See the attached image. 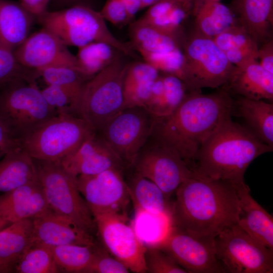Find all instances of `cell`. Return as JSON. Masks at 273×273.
Wrapping results in <instances>:
<instances>
[{"mask_svg":"<svg viewBox=\"0 0 273 273\" xmlns=\"http://www.w3.org/2000/svg\"><path fill=\"white\" fill-rule=\"evenodd\" d=\"M232 102L223 88L209 94L190 91L171 114L155 117L151 135L176 150L193 170L202 144L232 116Z\"/></svg>","mask_w":273,"mask_h":273,"instance_id":"obj_1","label":"cell"},{"mask_svg":"<svg viewBox=\"0 0 273 273\" xmlns=\"http://www.w3.org/2000/svg\"><path fill=\"white\" fill-rule=\"evenodd\" d=\"M175 193L170 214L172 226L197 235L215 237L238 223L239 200L235 188L228 182L195 172Z\"/></svg>","mask_w":273,"mask_h":273,"instance_id":"obj_2","label":"cell"},{"mask_svg":"<svg viewBox=\"0 0 273 273\" xmlns=\"http://www.w3.org/2000/svg\"><path fill=\"white\" fill-rule=\"evenodd\" d=\"M244 126L232 120H224L204 142L195 159L193 171L212 179L244 186V176L257 157L272 151Z\"/></svg>","mask_w":273,"mask_h":273,"instance_id":"obj_3","label":"cell"},{"mask_svg":"<svg viewBox=\"0 0 273 273\" xmlns=\"http://www.w3.org/2000/svg\"><path fill=\"white\" fill-rule=\"evenodd\" d=\"M42 28L55 34L66 46L77 48L94 41L107 43L123 55L137 59L129 42L111 32L100 12L83 5L47 11L36 18Z\"/></svg>","mask_w":273,"mask_h":273,"instance_id":"obj_4","label":"cell"},{"mask_svg":"<svg viewBox=\"0 0 273 273\" xmlns=\"http://www.w3.org/2000/svg\"><path fill=\"white\" fill-rule=\"evenodd\" d=\"M58 114L46 102L36 82H18L0 91V121L20 145Z\"/></svg>","mask_w":273,"mask_h":273,"instance_id":"obj_5","label":"cell"},{"mask_svg":"<svg viewBox=\"0 0 273 273\" xmlns=\"http://www.w3.org/2000/svg\"><path fill=\"white\" fill-rule=\"evenodd\" d=\"M128 65L119 58L87 80L82 87L76 114L97 132L124 109L123 83Z\"/></svg>","mask_w":273,"mask_h":273,"instance_id":"obj_6","label":"cell"},{"mask_svg":"<svg viewBox=\"0 0 273 273\" xmlns=\"http://www.w3.org/2000/svg\"><path fill=\"white\" fill-rule=\"evenodd\" d=\"M36 175L50 208L94 235L97 228L92 212L76 181L60 162L33 159Z\"/></svg>","mask_w":273,"mask_h":273,"instance_id":"obj_7","label":"cell"},{"mask_svg":"<svg viewBox=\"0 0 273 273\" xmlns=\"http://www.w3.org/2000/svg\"><path fill=\"white\" fill-rule=\"evenodd\" d=\"M96 132L78 115L58 114L33 132L21 146L33 159L60 162Z\"/></svg>","mask_w":273,"mask_h":273,"instance_id":"obj_8","label":"cell"},{"mask_svg":"<svg viewBox=\"0 0 273 273\" xmlns=\"http://www.w3.org/2000/svg\"><path fill=\"white\" fill-rule=\"evenodd\" d=\"M183 52L180 79L189 92L223 86L235 67L212 38L196 32L185 42Z\"/></svg>","mask_w":273,"mask_h":273,"instance_id":"obj_9","label":"cell"},{"mask_svg":"<svg viewBox=\"0 0 273 273\" xmlns=\"http://www.w3.org/2000/svg\"><path fill=\"white\" fill-rule=\"evenodd\" d=\"M214 240L216 258L226 272H273V250L251 237L238 223L220 232Z\"/></svg>","mask_w":273,"mask_h":273,"instance_id":"obj_10","label":"cell"},{"mask_svg":"<svg viewBox=\"0 0 273 273\" xmlns=\"http://www.w3.org/2000/svg\"><path fill=\"white\" fill-rule=\"evenodd\" d=\"M154 121L155 117L143 107L125 108L98 132L124 164L132 166L152 134Z\"/></svg>","mask_w":273,"mask_h":273,"instance_id":"obj_11","label":"cell"},{"mask_svg":"<svg viewBox=\"0 0 273 273\" xmlns=\"http://www.w3.org/2000/svg\"><path fill=\"white\" fill-rule=\"evenodd\" d=\"M153 139L149 146L143 147L132 166L135 173L156 184L170 199L178 186L195 172L176 150Z\"/></svg>","mask_w":273,"mask_h":273,"instance_id":"obj_12","label":"cell"},{"mask_svg":"<svg viewBox=\"0 0 273 273\" xmlns=\"http://www.w3.org/2000/svg\"><path fill=\"white\" fill-rule=\"evenodd\" d=\"M122 170L111 169L93 175L75 177L79 191L92 214H113L128 217L131 199Z\"/></svg>","mask_w":273,"mask_h":273,"instance_id":"obj_13","label":"cell"},{"mask_svg":"<svg viewBox=\"0 0 273 273\" xmlns=\"http://www.w3.org/2000/svg\"><path fill=\"white\" fill-rule=\"evenodd\" d=\"M214 237L199 236L172 226L157 246L188 272L226 273L216 258Z\"/></svg>","mask_w":273,"mask_h":273,"instance_id":"obj_14","label":"cell"},{"mask_svg":"<svg viewBox=\"0 0 273 273\" xmlns=\"http://www.w3.org/2000/svg\"><path fill=\"white\" fill-rule=\"evenodd\" d=\"M101 244L114 258L133 272H147L146 247L128 224V217L113 214L93 215Z\"/></svg>","mask_w":273,"mask_h":273,"instance_id":"obj_15","label":"cell"},{"mask_svg":"<svg viewBox=\"0 0 273 273\" xmlns=\"http://www.w3.org/2000/svg\"><path fill=\"white\" fill-rule=\"evenodd\" d=\"M14 54L20 64L37 71L58 65L71 66L78 71L75 56L55 34L43 28L29 35Z\"/></svg>","mask_w":273,"mask_h":273,"instance_id":"obj_16","label":"cell"},{"mask_svg":"<svg viewBox=\"0 0 273 273\" xmlns=\"http://www.w3.org/2000/svg\"><path fill=\"white\" fill-rule=\"evenodd\" d=\"M60 163L74 178L80 175L96 174L111 169L123 170L124 166L121 158L97 132Z\"/></svg>","mask_w":273,"mask_h":273,"instance_id":"obj_17","label":"cell"},{"mask_svg":"<svg viewBox=\"0 0 273 273\" xmlns=\"http://www.w3.org/2000/svg\"><path fill=\"white\" fill-rule=\"evenodd\" d=\"M32 218V244L54 247L69 244L93 245L96 243L93 236L50 207Z\"/></svg>","mask_w":273,"mask_h":273,"instance_id":"obj_18","label":"cell"},{"mask_svg":"<svg viewBox=\"0 0 273 273\" xmlns=\"http://www.w3.org/2000/svg\"><path fill=\"white\" fill-rule=\"evenodd\" d=\"M49 207L37 177L0 195V216L9 224L33 218Z\"/></svg>","mask_w":273,"mask_h":273,"instance_id":"obj_19","label":"cell"},{"mask_svg":"<svg viewBox=\"0 0 273 273\" xmlns=\"http://www.w3.org/2000/svg\"><path fill=\"white\" fill-rule=\"evenodd\" d=\"M230 95L254 100L273 99V74L264 69L257 60L235 69L228 81L222 86Z\"/></svg>","mask_w":273,"mask_h":273,"instance_id":"obj_20","label":"cell"},{"mask_svg":"<svg viewBox=\"0 0 273 273\" xmlns=\"http://www.w3.org/2000/svg\"><path fill=\"white\" fill-rule=\"evenodd\" d=\"M239 200L238 224L253 238L273 250V217L250 194L247 185L236 189Z\"/></svg>","mask_w":273,"mask_h":273,"instance_id":"obj_21","label":"cell"},{"mask_svg":"<svg viewBox=\"0 0 273 273\" xmlns=\"http://www.w3.org/2000/svg\"><path fill=\"white\" fill-rule=\"evenodd\" d=\"M231 115L242 118L244 126L263 143L273 148V104L263 100L233 99Z\"/></svg>","mask_w":273,"mask_h":273,"instance_id":"obj_22","label":"cell"},{"mask_svg":"<svg viewBox=\"0 0 273 273\" xmlns=\"http://www.w3.org/2000/svg\"><path fill=\"white\" fill-rule=\"evenodd\" d=\"M239 25L257 41L264 43L270 37L273 23V0H237Z\"/></svg>","mask_w":273,"mask_h":273,"instance_id":"obj_23","label":"cell"},{"mask_svg":"<svg viewBox=\"0 0 273 273\" xmlns=\"http://www.w3.org/2000/svg\"><path fill=\"white\" fill-rule=\"evenodd\" d=\"M35 19L20 2L0 0V42L14 51L28 36Z\"/></svg>","mask_w":273,"mask_h":273,"instance_id":"obj_24","label":"cell"},{"mask_svg":"<svg viewBox=\"0 0 273 273\" xmlns=\"http://www.w3.org/2000/svg\"><path fill=\"white\" fill-rule=\"evenodd\" d=\"M36 179L33 158L21 146L13 148L2 157L0 192H8Z\"/></svg>","mask_w":273,"mask_h":273,"instance_id":"obj_25","label":"cell"},{"mask_svg":"<svg viewBox=\"0 0 273 273\" xmlns=\"http://www.w3.org/2000/svg\"><path fill=\"white\" fill-rule=\"evenodd\" d=\"M159 76V71L146 62L129 64L123 83L124 108L143 107Z\"/></svg>","mask_w":273,"mask_h":273,"instance_id":"obj_26","label":"cell"},{"mask_svg":"<svg viewBox=\"0 0 273 273\" xmlns=\"http://www.w3.org/2000/svg\"><path fill=\"white\" fill-rule=\"evenodd\" d=\"M212 39L229 62L235 66L257 60L258 43L238 24Z\"/></svg>","mask_w":273,"mask_h":273,"instance_id":"obj_27","label":"cell"},{"mask_svg":"<svg viewBox=\"0 0 273 273\" xmlns=\"http://www.w3.org/2000/svg\"><path fill=\"white\" fill-rule=\"evenodd\" d=\"M33 218L9 224L0 230V260L12 269L22 254L32 245Z\"/></svg>","mask_w":273,"mask_h":273,"instance_id":"obj_28","label":"cell"},{"mask_svg":"<svg viewBox=\"0 0 273 273\" xmlns=\"http://www.w3.org/2000/svg\"><path fill=\"white\" fill-rule=\"evenodd\" d=\"M195 32L213 38L238 24L235 14L228 7L216 0H203L195 13Z\"/></svg>","mask_w":273,"mask_h":273,"instance_id":"obj_29","label":"cell"},{"mask_svg":"<svg viewBox=\"0 0 273 273\" xmlns=\"http://www.w3.org/2000/svg\"><path fill=\"white\" fill-rule=\"evenodd\" d=\"M127 185L135 209L170 216L172 202L154 182L135 172Z\"/></svg>","mask_w":273,"mask_h":273,"instance_id":"obj_30","label":"cell"},{"mask_svg":"<svg viewBox=\"0 0 273 273\" xmlns=\"http://www.w3.org/2000/svg\"><path fill=\"white\" fill-rule=\"evenodd\" d=\"M129 34L132 48L141 55L180 48L178 37L165 33L140 18L130 23Z\"/></svg>","mask_w":273,"mask_h":273,"instance_id":"obj_31","label":"cell"},{"mask_svg":"<svg viewBox=\"0 0 273 273\" xmlns=\"http://www.w3.org/2000/svg\"><path fill=\"white\" fill-rule=\"evenodd\" d=\"M121 54L107 43L90 42L78 48L75 56L78 71L88 80L120 58Z\"/></svg>","mask_w":273,"mask_h":273,"instance_id":"obj_32","label":"cell"},{"mask_svg":"<svg viewBox=\"0 0 273 273\" xmlns=\"http://www.w3.org/2000/svg\"><path fill=\"white\" fill-rule=\"evenodd\" d=\"M163 87L153 94L143 107L155 117L173 112L185 98L187 90L183 81L176 76H162Z\"/></svg>","mask_w":273,"mask_h":273,"instance_id":"obj_33","label":"cell"},{"mask_svg":"<svg viewBox=\"0 0 273 273\" xmlns=\"http://www.w3.org/2000/svg\"><path fill=\"white\" fill-rule=\"evenodd\" d=\"M131 226L146 247H157L166 236L172 224L170 216L135 209Z\"/></svg>","mask_w":273,"mask_h":273,"instance_id":"obj_34","label":"cell"},{"mask_svg":"<svg viewBox=\"0 0 273 273\" xmlns=\"http://www.w3.org/2000/svg\"><path fill=\"white\" fill-rule=\"evenodd\" d=\"M96 243L50 247L59 272L85 273L93 258Z\"/></svg>","mask_w":273,"mask_h":273,"instance_id":"obj_35","label":"cell"},{"mask_svg":"<svg viewBox=\"0 0 273 273\" xmlns=\"http://www.w3.org/2000/svg\"><path fill=\"white\" fill-rule=\"evenodd\" d=\"M16 273L59 272L50 247L32 244L13 266Z\"/></svg>","mask_w":273,"mask_h":273,"instance_id":"obj_36","label":"cell"},{"mask_svg":"<svg viewBox=\"0 0 273 273\" xmlns=\"http://www.w3.org/2000/svg\"><path fill=\"white\" fill-rule=\"evenodd\" d=\"M38 77L37 71L20 64L14 51L0 42V91L18 82H36Z\"/></svg>","mask_w":273,"mask_h":273,"instance_id":"obj_37","label":"cell"},{"mask_svg":"<svg viewBox=\"0 0 273 273\" xmlns=\"http://www.w3.org/2000/svg\"><path fill=\"white\" fill-rule=\"evenodd\" d=\"M37 72L47 84L55 85L66 89L77 101L83 85L87 80L75 68L69 66H50Z\"/></svg>","mask_w":273,"mask_h":273,"instance_id":"obj_38","label":"cell"},{"mask_svg":"<svg viewBox=\"0 0 273 273\" xmlns=\"http://www.w3.org/2000/svg\"><path fill=\"white\" fill-rule=\"evenodd\" d=\"M145 62L149 63L159 72L162 71L180 78L184 62V56L180 48L159 53L141 55Z\"/></svg>","mask_w":273,"mask_h":273,"instance_id":"obj_39","label":"cell"},{"mask_svg":"<svg viewBox=\"0 0 273 273\" xmlns=\"http://www.w3.org/2000/svg\"><path fill=\"white\" fill-rule=\"evenodd\" d=\"M48 105L55 109L58 114L76 115L77 100L68 90L55 85L47 84L40 90Z\"/></svg>","mask_w":273,"mask_h":273,"instance_id":"obj_40","label":"cell"},{"mask_svg":"<svg viewBox=\"0 0 273 273\" xmlns=\"http://www.w3.org/2000/svg\"><path fill=\"white\" fill-rule=\"evenodd\" d=\"M147 272L150 273H188L174 260L157 247H148L145 254Z\"/></svg>","mask_w":273,"mask_h":273,"instance_id":"obj_41","label":"cell"},{"mask_svg":"<svg viewBox=\"0 0 273 273\" xmlns=\"http://www.w3.org/2000/svg\"><path fill=\"white\" fill-rule=\"evenodd\" d=\"M129 270L112 256L103 245L96 243L92 260L85 273H127Z\"/></svg>","mask_w":273,"mask_h":273,"instance_id":"obj_42","label":"cell"},{"mask_svg":"<svg viewBox=\"0 0 273 273\" xmlns=\"http://www.w3.org/2000/svg\"><path fill=\"white\" fill-rule=\"evenodd\" d=\"M100 13L105 20L120 28L132 22L120 0H106Z\"/></svg>","mask_w":273,"mask_h":273,"instance_id":"obj_43","label":"cell"},{"mask_svg":"<svg viewBox=\"0 0 273 273\" xmlns=\"http://www.w3.org/2000/svg\"><path fill=\"white\" fill-rule=\"evenodd\" d=\"M175 0H159L149 7V9L140 18L149 22L167 15L178 4Z\"/></svg>","mask_w":273,"mask_h":273,"instance_id":"obj_44","label":"cell"},{"mask_svg":"<svg viewBox=\"0 0 273 273\" xmlns=\"http://www.w3.org/2000/svg\"><path fill=\"white\" fill-rule=\"evenodd\" d=\"M259 64L264 69L273 74V41L269 39L259 47L257 54Z\"/></svg>","mask_w":273,"mask_h":273,"instance_id":"obj_45","label":"cell"},{"mask_svg":"<svg viewBox=\"0 0 273 273\" xmlns=\"http://www.w3.org/2000/svg\"><path fill=\"white\" fill-rule=\"evenodd\" d=\"M51 0H20L21 5L36 18L48 11Z\"/></svg>","mask_w":273,"mask_h":273,"instance_id":"obj_46","label":"cell"},{"mask_svg":"<svg viewBox=\"0 0 273 273\" xmlns=\"http://www.w3.org/2000/svg\"><path fill=\"white\" fill-rule=\"evenodd\" d=\"M20 146L11 138L0 121V158L13 148Z\"/></svg>","mask_w":273,"mask_h":273,"instance_id":"obj_47","label":"cell"},{"mask_svg":"<svg viewBox=\"0 0 273 273\" xmlns=\"http://www.w3.org/2000/svg\"><path fill=\"white\" fill-rule=\"evenodd\" d=\"M125 6L132 22L135 14L141 10V3L140 0H120Z\"/></svg>","mask_w":273,"mask_h":273,"instance_id":"obj_48","label":"cell"},{"mask_svg":"<svg viewBox=\"0 0 273 273\" xmlns=\"http://www.w3.org/2000/svg\"><path fill=\"white\" fill-rule=\"evenodd\" d=\"M59 5L66 6L67 7H71L77 5H82V2L85 0H54Z\"/></svg>","mask_w":273,"mask_h":273,"instance_id":"obj_49","label":"cell"},{"mask_svg":"<svg viewBox=\"0 0 273 273\" xmlns=\"http://www.w3.org/2000/svg\"><path fill=\"white\" fill-rule=\"evenodd\" d=\"M188 11L190 10L193 0H175Z\"/></svg>","mask_w":273,"mask_h":273,"instance_id":"obj_50","label":"cell"},{"mask_svg":"<svg viewBox=\"0 0 273 273\" xmlns=\"http://www.w3.org/2000/svg\"><path fill=\"white\" fill-rule=\"evenodd\" d=\"M159 0H140L142 10L146 7H149Z\"/></svg>","mask_w":273,"mask_h":273,"instance_id":"obj_51","label":"cell"},{"mask_svg":"<svg viewBox=\"0 0 273 273\" xmlns=\"http://www.w3.org/2000/svg\"><path fill=\"white\" fill-rule=\"evenodd\" d=\"M12 272L11 268L0 260V273Z\"/></svg>","mask_w":273,"mask_h":273,"instance_id":"obj_52","label":"cell"},{"mask_svg":"<svg viewBox=\"0 0 273 273\" xmlns=\"http://www.w3.org/2000/svg\"><path fill=\"white\" fill-rule=\"evenodd\" d=\"M9 223L6 221L3 218L0 216V230L6 227L7 225H9Z\"/></svg>","mask_w":273,"mask_h":273,"instance_id":"obj_53","label":"cell"},{"mask_svg":"<svg viewBox=\"0 0 273 273\" xmlns=\"http://www.w3.org/2000/svg\"><path fill=\"white\" fill-rule=\"evenodd\" d=\"M216 1H219V0H216Z\"/></svg>","mask_w":273,"mask_h":273,"instance_id":"obj_54","label":"cell"}]
</instances>
